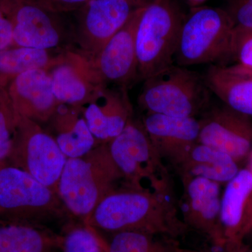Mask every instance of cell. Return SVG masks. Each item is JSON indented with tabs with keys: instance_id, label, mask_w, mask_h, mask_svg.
Wrapping results in <instances>:
<instances>
[{
	"instance_id": "cell-8",
	"label": "cell",
	"mask_w": 252,
	"mask_h": 252,
	"mask_svg": "<svg viewBox=\"0 0 252 252\" xmlns=\"http://www.w3.org/2000/svg\"><path fill=\"white\" fill-rule=\"evenodd\" d=\"M14 23L12 46L47 50L73 49V23L29 0H0Z\"/></svg>"
},
{
	"instance_id": "cell-33",
	"label": "cell",
	"mask_w": 252,
	"mask_h": 252,
	"mask_svg": "<svg viewBox=\"0 0 252 252\" xmlns=\"http://www.w3.org/2000/svg\"><path fill=\"white\" fill-rule=\"evenodd\" d=\"M206 0H186L187 3L192 8L198 7V6H201L202 4H203Z\"/></svg>"
},
{
	"instance_id": "cell-12",
	"label": "cell",
	"mask_w": 252,
	"mask_h": 252,
	"mask_svg": "<svg viewBox=\"0 0 252 252\" xmlns=\"http://www.w3.org/2000/svg\"><path fill=\"white\" fill-rule=\"evenodd\" d=\"M200 120L198 143L228 154L238 162L252 151V119L228 106H213Z\"/></svg>"
},
{
	"instance_id": "cell-26",
	"label": "cell",
	"mask_w": 252,
	"mask_h": 252,
	"mask_svg": "<svg viewBox=\"0 0 252 252\" xmlns=\"http://www.w3.org/2000/svg\"><path fill=\"white\" fill-rule=\"evenodd\" d=\"M21 119L7 88L0 86V166L7 164Z\"/></svg>"
},
{
	"instance_id": "cell-5",
	"label": "cell",
	"mask_w": 252,
	"mask_h": 252,
	"mask_svg": "<svg viewBox=\"0 0 252 252\" xmlns=\"http://www.w3.org/2000/svg\"><path fill=\"white\" fill-rule=\"evenodd\" d=\"M185 17L177 0H151L146 5L135 38L140 80L175 64Z\"/></svg>"
},
{
	"instance_id": "cell-4",
	"label": "cell",
	"mask_w": 252,
	"mask_h": 252,
	"mask_svg": "<svg viewBox=\"0 0 252 252\" xmlns=\"http://www.w3.org/2000/svg\"><path fill=\"white\" fill-rule=\"evenodd\" d=\"M70 217L52 189L21 169L0 166V220L47 226Z\"/></svg>"
},
{
	"instance_id": "cell-1",
	"label": "cell",
	"mask_w": 252,
	"mask_h": 252,
	"mask_svg": "<svg viewBox=\"0 0 252 252\" xmlns=\"http://www.w3.org/2000/svg\"><path fill=\"white\" fill-rule=\"evenodd\" d=\"M180 215L172 192L125 185L104 197L83 223L101 233L140 231L175 239L187 228Z\"/></svg>"
},
{
	"instance_id": "cell-14",
	"label": "cell",
	"mask_w": 252,
	"mask_h": 252,
	"mask_svg": "<svg viewBox=\"0 0 252 252\" xmlns=\"http://www.w3.org/2000/svg\"><path fill=\"white\" fill-rule=\"evenodd\" d=\"M142 122L163 162L179 170L198 143L200 120L147 113Z\"/></svg>"
},
{
	"instance_id": "cell-3",
	"label": "cell",
	"mask_w": 252,
	"mask_h": 252,
	"mask_svg": "<svg viewBox=\"0 0 252 252\" xmlns=\"http://www.w3.org/2000/svg\"><path fill=\"white\" fill-rule=\"evenodd\" d=\"M234 26L224 9L200 6L186 16L175 57V64L225 65L231 59Z\"/></svg>"
},
{
	"instance_id": "cell-11",
	"label": "cell",
	"mask_w": 252,
	"mask_h": 252,
	"mask_svg": "<svg viewBox=\"0 0 252 252\" xmlns=\"http://www.w3.org/2000/svg\"><path fill=\"white\" fill-rule=\"evenodd\" d=\"M146 5L136 10L125 26L97 54L90 58L82 56L101 85L127 89L136 80L140 79L135 38L139 21Z\"/></svg>"
},
{
	"instance_id": "cell-27",
	"label": "cell",
	"mask_w": 252,
	"mask_h": 252,
	"mask_svg": "<svg viewBox=\"0 0 252 252\" xmlns=\"http://www.w3.org/2000/svg\"><path fill=\"white\" fill-rule=\"evenodd\" d=\"M231 58L236 65L252 68V31L234 28Z\"/></svg>"
},
{
	"instance_id": "cell-13",
	"label": "cell",
	"mask_w": 252,
	"mask_h": 252,
	"mask_svg": "<svg viewBox=\"0 0 252 252\" xmlns=\"http://www.w3.org/2000/svg\"><path fill=\"white\" fill-rule=\"evenodd\" d=\"M182 219L187 226L197 230L218 246L225 245L220 225V184L200 177L182 176Z\"/></svg>"
},
{
	"instance_id": "cell-31",
	"label": "cell",
	"mask_w": 252,
	"mask_h": 252,
	"mask_svg": "<svg viewBox=\"0 0 252 252\" xmlns=\"http://www.w3.org/2000/svg\"><path fill=\"white\" fill-rule=\"evenodd\" d=\"M222 252H252V248L245 245L243 241L225 243Z\"/></svg>"
},
{
	"instance_id": "cell-17",
	"label": "cell",
	"mask_w": 252,
	"mask_h": 252,
	"mask_svg": "<svg viewBox=\"0 0 252 252\" xmlns=\"http://www.w3.org/2000/svg\"><path fill=\"white\" fill-rule=\"evenodd\" d=\"M220 220L225 244L243 241L252 231V172L248 167L226 183Z\"/></svg>"
},
{
	"instance_id": "cell-6",
	"label": "cell",
	"mask_w": 252,
	"mask_h": 252,
	"mask_svg": "<svg viewBox=\"0 0 252 252\" xmlns=\"http://www.w3.org/2000/svg\"><path fill=\"white\" fill-rule=\"evenodd\" d=\"M211 94L203 76L173 64L144 80L137 101L147 113L196 118L208 108Z\"/></svg>"
},
{
	"instance_id": "cell-7",
	"label": "cell",
	"mask_w": 252,
	"mask_h": 252,
	"mask_svg": "<svg viewBox=\"0 0 252 252\" xmlns=\"http://www.w3.org/2000/svg\"><path fill=\"white\" fill-rule=\"evenodd\" d=\"M107 144L126 186L149 191L172 192L167 167L142 122L132 117L122 132Z\"/></svg>"
},
{
	"instance_id": "cell-23",
	"label": "cell",
	"mask_w": 252,
	"mask_h": 252,
	"mask_svg": "<svg viewBox=\"0 0 252 252\" xmlns=\"http://www.w3.org/2000/svg\"><path fill=\"white\" fill-rule=\"evenodd\" d=\"M65 51L11 46L0 51V86L7 88L15 79L28 71L50 70L61 61Z\"/></svg>"
},
{
	"instance_id": "cell-21",
	"label": "cell",
	"mask_w": 252,
	"mask_h": 252,
	"mask_svg": "<svg viewBox=\"0 0 252 252\" xmlns=\"http://www.w3.org/2000/svg\"><path fill=\"white\" fill-rule=\"evenodd\" d=\"M61 234L44 225L0 220V252H57Z\"/></svg>"
},
{
	"instance_id": "cell-15",
	"label": "cell",
	"mask_w": 252,
	"mask_h": 252,
	"mask_svg": "<svg viewBox=\"0 0 252 252\" xmlns=\"http://www.w3.org/2000/svg\"><path fill=\"white\" fill-rule=\"evenodd\" d=\"M88 126L99 144H107L124 130L132 118L127 89L103 86L81 106Z\"/></svg>"
},
{
	"instance_id": "cell-36",
	"label": "cell",
	"mask_w": 252,
	"mask_h": 252,
	"mask_svg": "<svg viewBox=\"0 0 252 252\" xmlns=\"http://www.w3.org/2000/svg\"><path fill=\"white\" fill-rule=\"evenodd\" d=\"M135 1H140V2L146 3V4H147V3H149L151 0H135Z\"/></svg>"
},
{
	"instance_id": "cell-22",
	"label": "cell",
	"mask_w": 252,
	"mask_h": 252,
	"mask_svg": "<svg viewBox=\"0 0 252 252\" xmlns=\"http://www.w3.org/2000/svg\"><path fill=\"white\" fill-rule=\"evenodd\" d=\"M240 170L238 162L228 154L197 143L178 170L182 176L203 177L223 184L228 183Z\"/></svg>"
},
{
	"instance_id": "cell-28",
	"label": "cell",
	"mask_w": 252,
	"mask_h": 252,
	"mask_svg": "<svg viewBox=\"0 0 252 252\" xmlns=\"http://www.w3.org/2000/svg\"><path fill=\"white\" fill-rule=\"evenodd\" d=\"M224 9L235 29L252 31V4L245 0H226Z\"/></svg>"
},
{
	"instance_id": "cell-10",
	"label": "cell",
	"mask_w": 252,
	"mask_h": 252,
	"mask_svg": "<svg viewBox=\"0 0 252 252\" xmlns=\"http://www.w3.org/2000/svg\"><path fill=\"white\" fill-rule=\"evenodd\" d=\"M148 4V3H147ZM146 3L135 0H90L78 10L73 23V49L86 58L94 56Z\"/></svg>"
},
{
	"instance_id": "cell-32",
	"label": "cell",
	"mask_w": 252,
	"mask_h": 252,
	"mask_svg": "<svg viewBox=\"0 0 252 252\" xmlns=\"http://www.w3.org/2000/svg\"><path fill=\"white\" fill-rule=\"evenodd\" d=\"M231 66L234 68L235 69H236L237 71H238V72L243 73V74H248V75L250 76V77H252V68L240 67V66L236 65V64Z\"/></svg>"
},
{
	"instance_id": "cell-19",
	"label": "cell",
	"mask_w": 252,
	"mask_h": 252,
	"mask_svg": "<svg viewBox=\"0 0 252 252\" xmlns=\"http://www.w3.org/2000/svg\"><path fill=\"white\" fill-rule=\"evenodd\" d=\"M50 135L67 158L84 157L98 146L81 106L59 104L49 122Z\"/></svg>"
},
{
	"instance_id": "cell-16",
	"label": "cell",
	"mask_w": 252,
	"mask_h": 252,
	"mask_svg": "<svg viewBox=\"0 0 252 252\" xmlns=\"http://www.w3.org/2000/svg\"><path fill=\"white\" fill-rule=\"evenodd\" d=\"M7 90L19 115L39 124L49 122L60 104L53 92L49 69L23 73Z\"/></svg>"
},
{
	"instance_id": "cell-2",
	"label": "cell",
	"mask_w": 252,
	"mask_h": 252,
	"mask_svg": "<svg viewBox=\"0 0 252 252\" xmlns=\"http://www.w3.org/2000/svg\"><path fill=\"white\" fill-rule=\"evenodd\" d=\"M121 182L124 177L107 144H100L84 157L67 159L57 193L70 216L84 222Z\"/></svg>"
},
{
	"instance_id": "cell-9",
	"label": "cell",
	"mask_w": 252,
	"mask_h": 252,
	"mask_svg": "<svg viewBox=\"0 0 252 252\" xmlns=\"http://www.w3.org/2000/svg\"><path fill=\"white\" fill-rule=\"evenodd\" d=\"M67 157L41 124L21 117L8 165L21 169L57 193Z\"/></svg>"
},
{
	"instance_id": "cell-25",
	"label": "cell",
	"mask_w": 252,
	"mask_h": 252,
	"mask_svg": "<svg viewBox=\"0 0 252 252\" xmlns=\"http://www.w3.org/2000/svg\"><path fill=\"white\" fill-rule=\"evenodd\" d=\"M66 225L61 234L62 252H107L99 231L81 222Z\"/></svg>"
},
{
	"instance_id": "cell-29",
	"label": "cell",
	"mask_w": 252,
	"mask_h": 252,
	"mask_svg": "<svg viewBox=\"0 0 252 252\" xmlns=\"http://www.w3.org/2000/svg\"><path fill=\"white\" fill-rule=\"evenodd\" d=\"M43 9L56 14L77 11L90 0H29Z\"/></svg>"
},
{
	"instance_id": "cell-24",
	"label": "cell",
	"mask_w": 252,
	"mask_h": 252,
	"mask_svg": "<svg viewBox=\"0 0 252 252\" xmlns=\"http://www.w3.org/2000/svg\"><path fill=\"white\" fill-rule=\"evenodd\" d=\"M108 234V238L102 235L107 252H178L180 248L175 239L162 235L140 231Z\"/></svg>"
},
{
	"instance_id": "cell-18",
	"label": "cell",
	"mask_w": 252,
	"mask_h": 252,
	"mask_svg": "<svg viewBox=\"0 0 252 252\" xmlns=\"http://www.w3.org/2000/svg\"><path fill=\"white\" fill-rule=\"evenodd\" d=\"M49 74L53 92L60 104L83 105L103 86L96 80L85 59L74 50L64 51Z\"/></svg>"
},
{
	"instance_id": "cell-35",
	"label": "cell",
	"mask_w": 252,
	"mask_h": 252,
	"mask_svg": "<svg viewBox=\"0 0 252 252\" xmlns=\"http://www.w3.org/2000/svg\"><path fill=\"white\" fill-rule=\"evenodd\" d=\"M250 157V164H249L248 168L250 169V170H251V172H252V151L251 154H250V157Z\"/></svg>"
},
{
	"instance_id": "cell-30",
	"label": "cell",
	"mask_w": 252,
	"mask_h": 252,
	"mask_svg": "<svg viewBox=\"0 0 252 252\" xmlns=\"http://www.w3.org/2000/svg\"><path fill=\"white\" fill-rule=\"evenodd\" d=\"M14 23L0 6V51L11 47L14 41Z\"/></svg>"
},
{
	"instance_id": "cell-34",
	"label": "cell",
	"mask_w": 252,
	"mask_h": 252,
	"mask_svg": "<svg viewBox=\"0 0 252 252\" xmlns=\"http://www.w3.org/2000/svg\"><path fill=\"white\" fill-rule=\"evenodd\" d=\"M178 252H209L203 251V250H193V249L182 248L180 247L179 248Z\"/></svg>"
},
{
	"instance_id": "cell-20",
	"label": "cell",
	"mask_w": 252,
	"mask_h": 252,
	"mask_svg": "<svg viewBox=\"0 0 252 252\" xmlns=\"http://www.w3.org/2000/svg\"><path fill=\"white\" fill-rule=\"evenodd\" d=\"M203 78L207 89L222 103L252 119V77L231 65H210Z\"/></svg>"
}]
</instances>
